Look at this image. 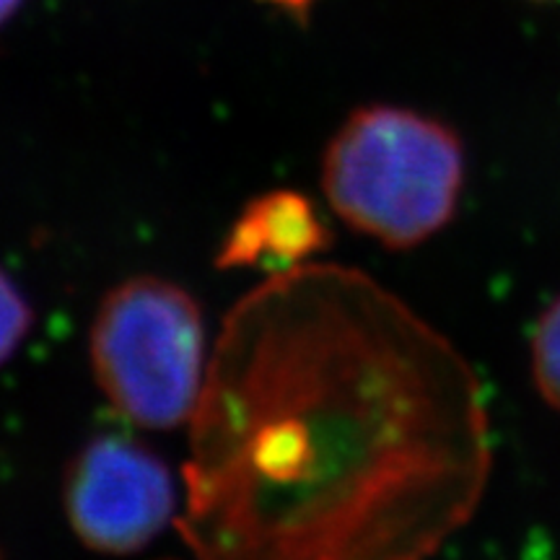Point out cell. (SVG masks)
I'll return each mask as SVG.
<instances>
[{
  "label": "cell",
  "mask_w": 560,
  "mask_h": 560,
  "mask_svg": "<svg viewBox=\"0 0 560 560\" xmlns=\"http://www.w3.org/2000/svg\"><path fill=\"white\" fill-rule=\"evenodd\" d=\"M21 3H24V0H0V26L21 9Z\"/></svg>",
  "instance_id": "cell-8"
},
{
  "label": "cell",
  "mask_w": 560,
  "mask_h": 560,
  "mask_svg": "<svg viewBox=\"0 0 560 560\" xmlns=\"http://www.w3.org/2000/svg\"><path fill=\"white\" fill-rule=\"evenodd\" d=\"M182 542L213 560H416L478 514L482 384L366 272H272L223 317L190 418Z\"/></svg>",
  "instance_id": "cell-1"
},
{
  "label": "cell",
  "mask_w": 560,
  "mask_h": 560,
  "mask_svg": "<svg viewBox=\"0 0 560 560\" xmlns=\"http://www.w3.org/2000/svg\"><path fill=\"white\" fill-rule=\"evenodd\" d=\"M537 3H548V0H537Z\"/></svg>",
  "instance_id": "cell-9"
},
{
  "label": "cell",
  "mask_w": 560,
  "mask_h": 560,
  "mask_svg": "<svg viewBox=\"0 0 560 560\" xmlns=\"http://www.w3.org/2000/svg\"><path fill=\"white\" fill-rule=\"evenodd\" d=\"M465 177L459 132L395 104L350 112L322 156V192L335 215L392 252L416 249L450 226Z\"/></svg>",
  "instance_id": "cell-2"
},
{
  "label": "cell",
  "mask_w": 560,
  "mask_h": 560,
  "mask_svg": "<svg viewBox=\"0 0 560 560\" xmlns=\"http://www.w3.org/2000/svg\"><path fill=\"white\" fill-rule=\"evenodd\" d=\"M89 359L125 420L151 431L190 423L210 359L200 304L166 278L122 280L91 322Z\"/></svg>",
  "instance_id": "cell-3"
},
{
  "label": "cell",
  "mask_w": 560,
  "mask_h": 560,
  "mask_svg": "<svg viewBox=\"0 0 560 560\" xmlns=\"http://www.w3.org/2000/svg\"><path fill=\"white\" fill-rule=\"evenodd\" d=\"M330 244V231L310 198L272 190L255 198L221 242L219 268H260L283 272L312 260Z\"/></svg>",
  "instance_id": "cell-5"
},
{
  "label": "cell",
  "mask_w": 560,
  "mask_h": 560,
  "mask_svg": "<svg viewBox=\"0 0 560 560\" xmlns=\"http://www.w3.org/2000/svg\"><path fill=\"white\" fill-rule=\"evenodd\" d=\"M62 509L86 548L125 556L143 550L177 520V488L151 446L100 433L68 462Z\"/></svg>",
  "instance_id": "cell-4"
},
{
  "label": "cell",
  "mask_w": 560,
  "mask_h": 560,
  "mask_svg": "<svg viewBox=\"0 0 560 560\" xmlns=\"http://www.w3.org/2000/svg\"><path fill=\"white\" fill-rule=\"evenodd\" d=\"M34 310L13 280L0 270V366L13 359L21 342L30 338Z\"/></svg>",
  "instance_id": "cell-7"
},
{
  "label": "cell",
  "mask_w": 560,
  "mask_h": 560,
  "mask_svg": "<svg viewBox=\"0 0 560 560\" xmlns=\"http://www.w3.org/2000/svg\"><path fill=\"white\" fill-rule=\"evenodd\" d=\"M529 374L542 402L560 416V296L545 306L532 327Z\"/></svg>",
  "instance_id": "cell-6"
}]
</instances>
